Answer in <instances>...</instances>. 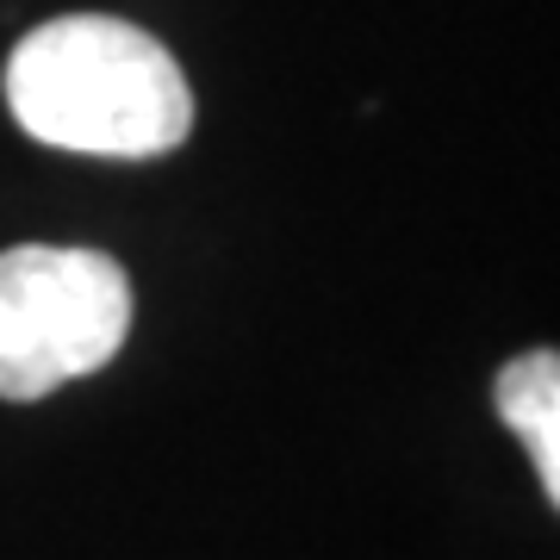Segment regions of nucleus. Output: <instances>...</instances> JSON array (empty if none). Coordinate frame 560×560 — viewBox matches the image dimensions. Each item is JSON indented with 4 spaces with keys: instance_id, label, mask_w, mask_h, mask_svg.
<instances>
[{
    "instance_id": "f257e3e1",
    "label": "nucleus",
    "mask_w": 560,
    "mask_h": 560,
    "mask_svg": "<svg viewBox=\"0 0 560 560\" xmlns=\"http://www.w3.org/2000/svg\"><path fill=\"white\" fill-rule=\"evenodd\" d=\"M7 106L25 138L75 156H162L194 131V88L168 44L113 13H62L13 44Z\"/></svg>"
},
{
    "instance_id": "f03ea898",
    "label": "nucleus",
    "mask_w": 560,
    "mask_h": 560,
    "mask_svg": "<svg viewBox=\"0 0 560 560\" xmlns=\"http://www.w3.org/2000/svg\"><path fill=\"white\" fill-rule=\"evenodd\" d=\"M131 280L106 249H0V399H44L119 355Z\"/></svg>"
},
{
    "instance_id": "7ed1b4c3",
    "label": "nucleus",
    "mask_w": 560,
    "mask_h": 560,
    "mask_svg": "<svg viewBox=\"0 0 560 560\" xmlns=\"http://www.w3.org/2000/svg\"><path fill=\"white\" fill-rule=\"evenodd\" d=\"M499 418L517 430L541 474V492L560 504V355L555 349H529V355L504 361L499 374Z\"/></svg>"
}]
</instances>
